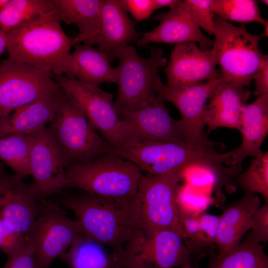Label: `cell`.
<instances>
[{"label":"cell","instance_id":"obj_23","mask_svg":"<svg viewBox=\"0 0 268 268\" xmlns=\"http://www.w3.org/2000/svg\"><path fill=\"white\" fill-rule=\"evenodd\" d=\"M260 205V200L257 194H245L242 198L224 208L219 216L215 242L220 253L228 251L241 241L251 229L253 215Z\"/></svg>","mask_w":268,"mask_h":268},{"label":"cell","instance_id":"obj_30","mask_svg":"<svg viewBox=\"0 0 268 268\" xmlns=\"http://www.w3.org/2000/svg\"><path fill=\"white\" fill-rule=\"evenodd\" d=\"M211 11L225 20L244 24L258 22L264 25L268 21L262 16L258 3L254 0H211Z\"/></svg>","mask_w":268,"mask_h":268},{"label":"cell","instance_id":"obj_19","mask_svg":"<svg viewBox=\"0 0 268 268\" xmlns=\"http://www.w3.org/2000/svg\"><path fill=\"white\" fill-rule=\"evenodd\" d=\"M141 35L136 30L134 22L119 0H102L99 29L94 44L110 61H113L116 50L137 42Z\"/></svg>","mask_w":268,"mask_h":268},{"label":"cell","instance_id":"obj_42","mask_svg":"<svg viewBox=\"0 0 268 268\" xmlns=\"http://www.w3.org/2000/svg\"><path fill=\"white\" fill-rule=\"evenodd\" d=\"M200 268L195 266L194 265L192 264H188L183 267H179V268Z\"/></svg>","mask_w":268,"mask_h":268},{"label":"cell","instance_id":"obj_5","mask_svg":"<svg viewBox=\"0 0 268 268\" xmlns=\"http://www.w3.org/2000/svg\"><path fill=\"white\" fill-rule=\"evenodd\" d=\"M46 127L66 168L114 151L90 125L77 102L61 87L55 115Z\"/></svg>","mask_w":268,"mask_h":268},{"label":"cell","instance_id":"obj_8","mask_svg":"<svg viewBox=\"0 0 268 268\" xmlns=\"http://www.w3.org/2000/svg\"><path fill=\"white\" fill-rule=\"evenodd\" d=\"M122 268H176L192 264L183 235L172 229L136 228L124 246L114 250Z\"/></svg>","mask_w":268,"mask_h":268},{"label":"cell","instance_id":"obj_25","mask_svg":"<svg viewBox=\"0 0 268 268\" xmlns=\"http://www.w3.org/2000/svg\"><path fill=\"white\" fill-rule=\"evenodd\" d=\"M102 0H52L53 10L61 21L77 28V44L92 46L99 32Z\"/></svg>","mask_w":268,"mask_h":268},{"label":"cell","instance_id":"obj_9","mask_svg":"<svg viewBox=\"0 0 268 268\" xmlns=\"http://www.w3.org/2000/svg\"><path fill=\"white\" fill-rule=\"evenodd\" d=\"M182 174H142L134 196L136 228L146 230L172 229L184 233L177 196Z\"/></svg>","mask_w":268,"mask_h":268},{"label":"cell","instance_id":"obj_15","mask_svg":"<svg viewBox=\"0 0 268 268\" xmlns=\"http://www.w3.org/2000/svg\"><path fill=\"white\" fill-rule=\"evenodd\" d=\"M216 62L211 51L201 50L197 43L176 45L165 66V88L178 90L219 78Z\"/></svg>","mask_w":268,"mask_h":268},{"label":"cell","instance_id":"obj_36","mask_svg":"<svg viewBox=\"0 0 268 268\" xmlns=\"http://www.w3.org/2000/svg\"><path fill=\"white\" fill-rule=\"evenodd\" d=\"M124 9L130 13L136 22L149 18L155 11L153 0H119Z\"/></svg>","mask_w":268,"mask_h":268},{"label":"cell","instance_id":"obj_41","mask_svg":"<svg viewBox=\"0 0 268 268\" xmlns=\"http://www.w3.org/2000/svg\"><path fill=\"white\" fill-rule=\"evenodd\" d=\"M264 30L263 34V36L268 37V22L265 24L264 25Z\"/></svg>","mask_w":268,"mask_h":268},{"label":"cell","instance_id":"obj_3","mask_svg":"<svg viewBox=\"0 0 268 268\" xmlns=\"http://www.w3.org/2000/svg\"><path fill=\"white\" fill-rule=\"evenodd\" d=\"M114 152L131 161L150 176L183 174L192 167H200L221 175L228 165L229 152L201 150L175 142L148 140L128 145Z\"/></svg>","mask_w":268,"mask_h":268},{"label":"cell","instance_id":"obj_33","mask_svg":"<svg viewBox=\"0 0 268 268\" xmlns=\"http://www.w3.org/2000/svg\"><path fill=\"white\" fill-rule=\"evenodd\" d=\"M192 14L200 28L208 34L213 35L215 31L214 17L211 11V0H186Z\"/></svg>","mask_w":268,"mask_h":268},{"label":"cell","instance_id":"obj_39","mask_svg":"<svg viewBox=\"0 0 268 268\" xmlns=\"http://www.w3.org/2000/svg\"><path fill=\"white\" fill-rule=\"evenodd\" d=\"M182 0H153L155 10L167 7L170 10L174 9L181 5Z\"/></svg>","mask_w":268,"mask_h":268},{"label":"cell","instance_id":"obj_4","mask_svg":"<svg viewBox=\"0 0 268 268\" xmlns=\"http://www.w3.org/2000/svg\"><path fill=\"white\" fill-rule=\"evenodd\" d=\"M113 57L119 61L118 91L114 102L119 116L154 103L165 85L158 74L167 63L162 49L152 48L148 57L142 58L134 47L128 45L116 50Z\"/></svg>","mask_w":268,"mask_h":268},{"label":"cell","instance_id":"obj_32","mask_svg":"<svg viewBox=\"0 0 268 268\" xmlns=\"http://www.w3.org/2000/svg\"><path fill=\"white\" fill-rule=\"evenodd\" d=\"M26 244L25 236L10 227L0 216V250L8 257L22 251Z\"/></svg>","mask_w":268,"mask_h":268},{"label":"cell","instance_id":"obj_11","mask_svg":"<svg viewBox=\"0 0 268 268\" xmlns=\"http://www.w3.org/2000/svg\"><path fill=\"white\" fill-rule=\"evenodd\" d=\"M60 89L53 78L32 66L9 58L4 60L0 64V118Z\"/></svg>","mask_w":268,"mask_h":268},{"label":"cell","instance_id":"obj_28","mask_svg":"<svg viewBox=\"0 0 268 268\" xmlns=\"http://www.w3.org/2000/svg\"><path fill=\"white\" fill-rule=\"evenodd\" d=\"M52 10V0H8L0 8V31L6 33Z\"/></svg>","mask_w":268,"mask_h":268},{"label":"cell","instance_id":"obj_22","mask_svg":"<svg viewBox=\"0 0 268 268\" xmlns=\"http://www.w3.org/2000/svg\"><path fill=\"white\" fill-rule=\"evenodd\" d=\"M242 142L232 150V166H239L247 157L263 153L261 147L268 134V95L259 96L243 107L239 131Z\"/></svg>","mask_w":268,"mask_h":268},{"label":"cell","instance_id":"obj_21","mask_svg":"<svg viewBox=\"0 0 268 268\" xmlns=\"http://www.w3.org/2000/svg\"><path fill=\"white\" fill-rule=\"evenodd\" d=\"M74 47L73 52L64 61L63 75L97 86L104 83H116L118 68L111 66L107 55L98 49L80 43Z\"/></svg>","mask_w":268,"mask_h":268},{"label":"cell","instance_id":"obj_16","mask_svg":"<svg viewBox=\"0 0 268 268\" xmlns=\"http://www.w3.org/2000/svg\"><path fill=\"white\" fill-rule=\"evenodd\" d=\"M31 139L30 158L31 184L37 198L65 188L66 167L46 126L28 134Z\"/></svg>","mask_w":268,"mask_h":268},{"label":"cell","instance_id":"obj_35","mask_svg":"<svg viewBox=\"0 0 268 268\" xmlns=\"http://www.w3.org/2000/svg\"><path fill=\"white\" fill-rule=\"evenodd\" d=\"M26 239L25 248L21 252L8 256L2 268H39L36 262L35 247L29 239Z\"/></svg>","mask_w":268,"mask_h":268},{"label":"cell","instance_id":"obj_38","mask_svg":"<svg viewBox=\"0 0 268 268\" xmlns=\"http://www.w3.org/2000/svg\"><path fill=\"white\" fill-rule=\"evenodd\" d=\"M253 80L254 81L256 95L261 96L268 95V56L266 55L260 67L254 75Z\"/></svg>","mask_w":268,"mask_h":268},{"label":"cell","instance_id":"obj_14","mask_svg":"<svg viewBox=\"0 0 268 268\" xmlns=\"http://www.w3.org/2000/svg\"><path fill=\"white\" fill-rule=\"evenodd\" d=\"M221 77L178 90L165 88L161 93L165 101L174 105L181 116L186 146L201 150H214V142L206 136L204 112L209 96Z\"/></svg>","mask_w":268,"mask_h":268},{"label":"cell","instance_id":"obj_17","mask_svg":"<svg viewBox=\"0 0 268 268\" xmlns=\"http://www.w3.org/2000/svg\"><path fill=\"white\" fill-rule=\"evenodd\" d=\"M23 178L8 174L0 164V216L25 236L38 214L39 204L31 184L25 183Z\"/></svg>","mask_w":268,"mask_h":268},{"label":"cell","instance_id":"obj_10","mask_svg":"<svg viewBox=\"0 0 268 268\" xmlns=\"http://www.w3.org/2000/svg\"><path fill=\"white\" fill-rule=\"evenodd\" d=\"M81 227L57 203L43 199L30 231L25 236L33 244L39 268H48L81 235Z\"/></svg>","mask_w":268,"mask_h":268},{"label":"cell","instance_id":"obj_44","mask_svg":"<svg viewBox=\"0 0 268 268\" xmlns=\"http://www.w3.org/2000/svg\"><path fill=\"white\" fill-rule=\"evenodd\" d=\"M260 1L265 4V5H268V1L267 0H260Z\"/></svg>","mask_w":268,"mask_h":268},{"label":"cell","instance_id":"obj_18","mask_svg":"<svg viewBox=\"0 0 268 268\" xmlns=\"http://www.w3.org/2000/svg\"><path fill=\"white\" fill-rule=\"evenodd\" d=\"M153 19L159 21L154 29L144 33L136 42L139 47L151 43L180 44L193 42L200 48L210 51L213 41L202 34L196 22L186 0L177 8L156 15Z\"/></svg>","mask_w":268,"mask_h":268},{"label":"cell","instance_id":"obj_29","mask_svg":"<svg viewBox=\"0 0 268 268\" xmlns=\"http://www.w3.org/2000/svg\"><path fill=\"white\" fill-rule=\"evenodd\" d=\"M31 139L29 134H15L0 139V160L24 178L31 175Z\"/></svg>","mask_w":268,"mask_h":268},{"label":"cell","instance_id":"obj_7","mask_svg":"<svg viewBox=\"0 0 268 268\" xmlns=\"http://www.w3.org/2000/svg\"><path fill=\"white\" fill-rule=\"evenodd\" d=\"M215 31L211 51L220 76L232 85L249 86L266 55L259 48L261 35L249 33L244 24L234 26L215 15Z\"/></svg>","mask_w":268,"mask_h":268},{"label":"cell","instance_id":"obj_37","mask_svg":"<svg viewBox=\"0 0 268 268\" xmlns=\"http://www.w3.org/2000/svg\"><path fill=\"white\" fill-rule=\"evenodd\" d=\"M201 233L206 247L215 244L219 217L204 213L199 216Z\"/></svg>","mask_w":268,"mask_h":268},{"label":"cell","instance_id":"obj_27","mask_svg":"<svg viewBox=\"0 0 268 268\" xmlns=\"http://www.w3.org/2000/svg\"><path fill=\"white\" fill-rule=\"evenodd\" d=\"M207 268H268L264 247L247 236L228 251L209 254Z\"/></svg>","mask_w":268,"mask_h":268},{"label":"cell","instance_id":"obj_1","mask_svg":"<svg viewBox=\"0 0 268 268\" xmlns=\"http://www.w3.org/2000/svg\"><path fill=\"white\" fill-rule=\"evenodd\" d=\"M5 35L8 58L29 64L53 78L63 75L64 61L77 44L65 33L54 10Z\"/></svg>","mask_w":268,"mask_h":268},{"label":"cell","instance_id":"obj_12","mask_svg":"<svg viewBox=\"0 0 268 268\" xmlns=\"http://www.w3.org/2000/svg\"><path fill=\"white\" fill-rule=\"evenodd\" d=\"M55 79L77 102L90 125L114 151L122 148L121 121L114 108L113 94L103 90L99 86L64 75Z\"/></svg>","mask_w":268,"mask_h":268},{"label":"cell","instance_id":"obj_31","mask_svg":"<svg viewBox=\"0 0 268 268\" xmlns=\"http://www.w3.org/2000/svg\"><path fill=\"white\" fill-rule=\"evenodd\" d=\"M247 169L236 177L237 185L245 194H259L268 202V152L252 157Z\"/></svg>","mask_w":268,"mask_h":268},{"label":"cell","instance_id":"obj_43","mask_svg":"<svg viewBox=\"0 0 268 268\" xmlns=\"http://www.w3.org/2000/svg\"><path fill=\"white\" fill-rule=\"evenodd\" d=\"M7 1L8 0H0V8L3 6Z\"/></svg>","mask_w":268,"mask_h":268},{"label":"cell","instance_id":"obj_26","mask_svg":"<svg viewBox=\"0 0 268 268\" xmlns=\"http://www.w3.org/2000/svg\"><path fill=\"white\" fill-rule=\"evenodd\" d=\"M60 257L70 268H122L113 252L83 235L77 238Z\"/></svg>","mask_w":268,"mask_h":268},{"label":"cell","instance_id":"obj_24","mask_svg":"<svg viewBox=\"0 0 268 268\" xmlns=\"http://www.w3.org/2000/svg\"><path fill=\"white\" fill-rule=\"evenodd\" d=\"M60 90L0 118V139L15 134H28L45 127L55 115Z\"/></svg>","mask_w":268,"mask_h":268},{"label":"cell","instance_id":"obj_34","mask_svg":"<svg viewBox=\"0 0 268 268\" xmlns=\"http://www.w3.org/2000/svg\"><path fill=\"white\" fill-rule=\"evenodd\" d=\"M250 229L251 231L247 235L250 238L259 243L268 241V202H265L254 213Z\"/></svg>","mask_w":268,"mask_h":268},{"label":"cell","instance_id":"obj_13","mask_svg":"<svg viewBox=\"0 0 268 268\" xmlns=\"http://www.w3.org/2000/svg\"><path fill=\"white\" fill-rule=\"evenodd\" d=\"M164 102L160 92L150 106L127 112L120 117L123 147L148 140L172 142L186 146L181 122L170 116Z\"/></svg>","mask_w":268,"mask_h":268},{"label":"cell","instance_id":"obj_2","mask_svg":"<svg viewBox=\"0 0 268 268\" xmlns=\"http://www.w3.org/2000/svg\"><path fill=\"white\" fill-rule=\"evenodd\" d=\"M134 196L109 198L83 192L65 195L60 203L74 213L83 235L117 250L136 227Z\"/></svg>","mask_w":268,"mask_h":268},{"label":"cell","instance_id":"obj_20","mask_svg":"<svg viewBox=\"0 0 268 268\" xmlns=\"http://www.w3.org/2000/svg\"><path fill=\"white\" fill-rule=\"evenodd\" d=\"M250 94L245 87L232 85L221 77L205 106V125L211 130L227 128L240 131L243 109Z\"/></svg>","mask_w":268,"mask_h":268},{"label":"cell","instance_id":"obj_40","mask_svg":"<svg viewBox=\"0 0 268 268\" xmlns=\"http://www.w3.org/2000/svg\"><path fill=\"white\" fill-rule=\"evenodd\" d=\"M6 49V39L5 33L0 31V56Z\"/></svg>","mask_w":268,"mask_h":268},{"label":"cell","instance_id":"obj_6","mask_svg":"<svg viewBox=\"0 0 268 268\" xmlns=\"http://www.w3.org/2000/svg\"><path fill=\"white\" fill-rule=\"evenodd\" d=\"M142 175L139 169L114 151L66 168L65 188L96 196L123 198L134 196Z\"/></svg>","mask_w":268,"mask_h":268}]
</instances>
